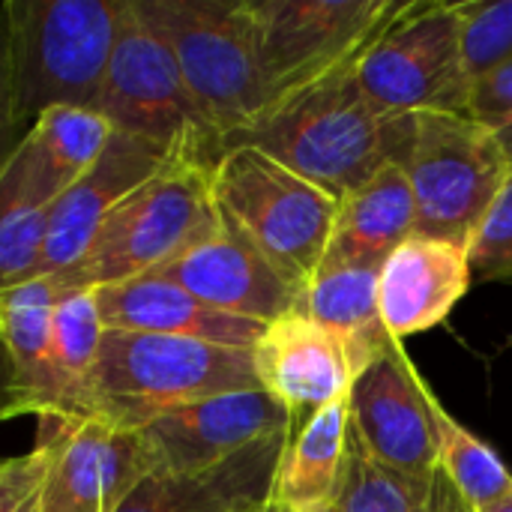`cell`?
Segmentation results:
<instances>
[{"instance_id":"cell-1","label":"cell","mask_w":512,"mask_h":512,"mask_svg":"<svg viewBox=\"0 0 512 512\" xmlns=\"http://www.w3.org/2000/svg\"><path fill=\"white\" fill-rule=\"evenodd\" d=\"M405 132L408 117L384 120L348 63L270 102L225 150L255 147L333 198H345L399 156Z\"/></svg>"},{"instance_id":"cell-2","label":"cell","mask_w":512,"mask_h":512,"mask_svg":"<svg viewBox=\"0 0 512 512\" xmlns=\"http://www.w3.org/2000/svg\"><path fill=\"white\" fill-rule=\"evenodd\" d=\"M252 351L183 336L105 330L69 423L138 432L159 414L222 393L255 390Z\"/></svg>"},{"instance_id":"cell-3","label":"cell","mask_w":512,"mask_h":512,"mask_svg":"<svg viewBox=\"0 0 512 512\" xmlns=\"http://www.w3.org/2000/svg\"><path fill=\"white\" fill-rule=\"evenodd\" d=\"M216 222L213 165L189 153H174L108 213L87 252L51 276L63 294L120 285L165 267L210 234Z\"/></svg>"},{"instance_id":"cell-4","label":"cell","mask_w":512,"mask_h":512,"mask_svg":"<svg viewBox=\"0 0 512 512\" xmlns=\"http://www.w3.org/2000/svg\"><path fill=\"white\" fill-rule=\"evenodd\" d=\"M3 9L24 123L51 108L96 111L123 0H3Z\"/></svg>"},{"instance_id":"cell-5","label":"cell","mask_w":512,"mask_h":512,"mask_svg":"<svg viewBox=\"0 0 512 512\" xmlns=\"http://www.w3.org/2000/svg\"><path fill=\"white\" fill-rule=\"evenodd\" d=\"M171 48L183 81L225 144L267 105L249 0H135Z\"/></svg>"},{"instance_id":"cell-6","label":"cell","mask_w":512,"mask_h":512,"mask_svg":"<svg viewBox=\"0 0 512 512\" xmlns=\"http://www.w3.org/2000/svg\"><path fill=\"white\" fill-rule=\"evenodd\" d=\"M213 198L258 252L303 291L330 249L339 198L246 144L219 156Z\"/></svg>"},{"instance_id":"cell-7","label":"cell","mask_w":512,"mask_h":512,"mask_svg":"<svg viewBox=\"0 0 512 512\" xmlns=\"http://www.w3.org/2000/svg\"><path fill=\"white\" fill-rule=\"evenodd\" d=\"M396 162L417 198V231L465 246L512 174L495 129L453 111L408 117Z\"/></svg>"},{"instance_id":"cell-8","label":"cell","mask_w":512,"mask_h":512,"mask_svg":"<svg viewBox=\"0 0 512 512\" xmlns=\"http://www.w3.org/2000/svg\"><path fill=\"white\" fill-rule=\"evenodd\" d=\"M96 111L111 129L144 138L168 153H189L213 168L222 156V144L201 117L171 48L135 0H123Z\"/></svg>"},{"instance_id":"cell-9","label":"cell","mask_w":512,"mask_h":512,"mask_svg":"<svg viewBox=\"0 0 512 512\" xmlns=\"http://www.w3.org/2000/svg\"><path fill=\"white\" fill-rule=\"evenodd\" d=\"M354 72L384 120L423 111L468 114L474 87L462 63L456 3H402L363 48Z\"/></svg>"},{"instance_id":"cell-10","label":"cell","mask_w":512,"mask_h":512,"mask_svg":"<svg viewBox=\"0 0 512 512\" xmlns=\"http://www.w3.org/2000/svg\"><path fill=\"white\" fill-rule=\"evenodd\" d=\"M267 105L348 63L381 33L393 0H249ZM264 105V108H267Z\"/></svg>"},{"instance_id":"cell-11","label":"cell","mask_w":512,"mask_h":512,"mask_svg":"<svg viewBox=\"0 0 512 512\" xmlns=\"http://www.w3.org/2000/svg\"><path fill=\"white\" fill-rule=\"evenodd\" d=\"M297 417L261 387L210 396L171 408L138 429L147 474H186L225 462L228 456L291 435Z\"/></svg>"},{"instance_id":"cell-12","label":"cell","mask_w":512,"mask_h":512,"mask_svg":"<svg viewBox=\"0 0 512 512\" xmlns=\"http://www.w3.org/2000/svg\"><path fill=\"white\" fill-rule=\"evenodd\" d=\"M432 387L393 342L351 387L354 441L381 465L417 480L438 477V438L429 408Z\"/></svg>"},{"instance_id":"cell-13","label":"cell","mask_w":512,"mask_h":512,"mask_svg":"<svg viewBox=\"0 0 512 512\" xmlns=\"http://www.w3.org/2000/svg\"><path fill=\"white\" fill-rule=\"evenodd\" d=\"M39 429V444L51 450L48 474L36 492L39 512H117L147 477L138 432L96 420H45Z\"/></svg>"},{"instance_id":"cell-14","label":"cell","mask_w":512,"mask_h":512,"mask_svg":"<svg viewBox=\"0 0 512 512\" xmlns=\"http://www.w3.org/2000/svg\"><path fill=\"white\" fill-rule=\"evenodd\" d=\"M153 273L225 315L258 324L276 321L300 300V291L222 210L210 234Z\"/></svg>"},{"instance_id":"cell-15","label":"cell","mask_w":512,"mask_h":512,"mask_svg":"<svg viewBox=\"0 0 512 512\" xmlns=\"http://www.w3.org/2000/svg\"><path fill=\"white\" fill-rule=\"evenodd\" d=\"M171 156L174 153L144 138L111 129V138L90 171L48 207L42 276L72 267L93 243L108 213L144 180H150Z\"/></svg>"},{"instance_id":"cell-16","label":"cell","mask_w":512,"mask_h":512,"mask_svg":"<svg viewBox=\"0 0 512 512\" xmlns=\"http://www.w3.org/2000/svg\"><path fill=\"white\" fill-rule=\"evenodd\" d=\"M471 285L474 270L465 243L411 234L378 273V309L390 339L402 342L444 324Z\"/></svg>"},{"instance_id":"cell-17","label":"cell","mask_w":512,"mask_h":512,"mask_svg":"<svg viewBox=\"0 0 512 512\" xmlns=\"http://www.w3.org/2000/svg\"><path fill=\"white\" fill-rule=\"evenodd\" d=\"M252 366L258 387L294 417L345 402L354 387L339 342L297 306L264 324L252 345Z\"/></svg>"},{"instance_id":"cell-18","label":"cell","mask_w":512,"mask_h":512,"mask_svg":"<svg viewBox=\"0 0 512 512\" xmlns=\"http://www.w3.org/2000/svg\"><path fill=\"white\" fill-rule=\"evenodd\" d=\"M60 297L51 273L0 291V423L51 417V327Z\"/></svg>"},{"instance_id":"cell-19","label":"cell","mask_w":512,"mask_h":512,"mask_svg":"<svg viewBox=\"0 0 512 512\" xmlns=\"http://www.w3.org/2000/svg\"><path fill=\"white\" fill-rule=\"evenodd\" d=\"M291 435L264 438L204 471L147 474L117 512H264Z\"/></svg>"},{"instance_id":"cell-20","label":"cell","mask_w":512,"mask_h":512,"mask_svg":"<svg viewBox=\"0 0 512 512\" xmlns=\"http://www.w3.org/2000/svg\"><path fill=\"white\" fill-rule=\"evenodd\" d=\"M93 294L105 330L183 336L246 351H252L264 333V324L225 315L156 273H144L120 285H105Z\"/></svg>"},{"instance_id":"cell-21","label":"cell","mask_w":512,"mask_h":512,"mask_svg":"<svg viewBox=\"0 0 512 512\" xmlns=\"http://www.w3.org/2000/svg\"><path fill=\"white\" fill-rule=\"evenodd\" d=\"M378 273V264L324 258L297 300L339 342L354 381L393 345L378 309Z\"/></svg>"},{"instance_id":"cell-22","label":"cell","mask_w":512,"mask_h":512,"mask_svg":"<svg viewBox=\"0 0 512 512\" xmlns=\"http://www.w3.org/2000/svg\"><path fill=\"white\" fill-rule=\"evenodd\" d=\"M111 123L87 108H51L33 120L6 174L39 207H51L99 159Z\"/></svg>"},{"instance_id":"cell-23","label":"cell","mask_w":512,"mask_h":512,"mask_svg":"<svg viewBox=\"0 0 512 512\" xmlns=\"http://www.w3.org/2000/svg\"><path fill=\"white\" fill-rule=\"evenodd\" d=\"M417 234V198L405 168L387 159L363 186L339 198V216L324 258L384 264Z\"/></svg>"},{"instance_id":"cell-24","label":"cell","mask_w":512,"mask_h":512,"mask_svg":"<svg viewBox=\"0 0 512 512\" xmlns=\"http://www.w3.org/2000/svg\"><path fill=\"white\" fill-rule=\"evenodd\" d=\"M348 438H351L348 399L309 414V420L300 426V432L291 435L282 453L270 492V510H333L342 489Z\"/></svg>"},{"instance_id":"cell-25","label":"cell","mask_w":512,"mask_h":512,"mask_svg":"<svg viewBox=\"0 0 512 512\" xmlns=\"http://www.w3.org/2000/svg\"><path fill=\"white\" fill-rule=\"evenodd\" d=\"M429 408L438 438V477L468 504V510H486L512 492V474L495 447L468 432L435 396L429 393Z\"/></svg>"},{"instance_id":"cell-26","label":"cell","mask_w":512,"mask_h":512,"mask_svg":"<svg viewBox=\"0 0 512 512\" xmlns=\"http://www.w3.org/2000/svg\"><path fill=\"white\" fill-rule=\"evenodd\" d=\"M102 321L93 291L63 294L54 309L51 327V387H54V423H69L72 408L84 390V381L96 363L102 345ZM45 423V420H39Z\"/></svg>"},{"instance_id":"cell-27","label":"cell","mask_w":512,"mask_h":512,"mask_svg":"<svg viewBox=\"0 0 512 512\" xmlns=\"http://www.w3.org/2000/svg\"><path fill=\"white\" fill-rule=\"evenodd\" d=\"M435 480H417L372 459L354 435L348 438L336 512H429Z\"/></svg>"},{"instance_id":"cell-28","label":"cell","mask_w":512,"mask_h":512,"mask_svg":"<svg viewBox=\"0 0 512 512\" xmlns=\"http://www.w3.org/2000/svg\"><path fill=\"white\" fill-rule=\"evenodd\" d=\"M48 207L27 198L18 183L0 174V291L42 276Z\"/></svg>"},{"instance_id":"cell-29","label":"cell","mask_w":512,"mask_h":512,"mask_svg":"<svg viewBox=\"0 0 512 512\" xmlns=\"http://www.w3.org/2000/svg\"><path fill=\"white\" fill-rule=\"evenodd\" d=\"M465 75L474 84L512 60V0L456 3Z\"/></svg>"},{"instance_id":"cell-30","label":"cell","mask_w":512,"mask_h":512,"mask_svg":"<svg viewBox=\"0 0 512 512\" xmlns=\"http://www.w3.org/2000/svg\"><path fill=\"white\" fill-rule=\"evenodd\" d=\"M474 282L512 279V174L468 243Z\"/></svg>"},{"instance_id":"cell-31","label":"cell","mask_w":512,"mask_h":512,"mask_svg":"<svg viewBox=\"0 0 512 512\" xmlns=\"http://www.w3.org/2000/svg\"><path fill=\"white\" fill-rule=\"evenodd\" d=\"M27 123L18 114L15 102V75H12V36H9V18L0 3V174L12 162L15 150L21 147L27 135Z\"/></svg>"},{"instance_id":"cell-32","label":"cell","mask_w":512,"mask_h":512,"mask_svg":"<svg viewBox=\"0 0 512 512\" xmlns=\"http://www.w3.org/2000/svg\"><path fill=\"white\" fill-rule=\"evenodd\" d=\"M51 450L36 444L27 456L0 462V512H18L42 486L48 474Z\"/></svg>"},{"instance_id":"cell-33","label":"cell","mask_w":512,"mask_h":512,"mask_svg":"<svg viewBox=\"0 0 512 512\" xmlns=\"http://www.w3.org/2000/svg\"><path fill=\"white\" fill-rule=\"evenodd\" d=\"M468 114L480 123H486L489 129L501 126L504 120L512 117V60L507 66H501L498 72H492L489 78H483L480 84H474L471 90V105Z\"/></svg>"},{"instance_id":"cell-34","label":"cell","mask_w":512,"mask_h":512,"mask_svg":"<svg viewBox=\"0 0 512 512\" xmlns=\"http://www.w3.org/2000/svg\"><path fill=\"white\" fill-rule=\"evenodd\" d=\"M429 512H471L468 504L441 480L435 477V486H432V498H429Z\"/></svg>"},{"instance_id":"cell-35","label":"cell","mask_w":512,"mask_h":512,"mask_svg":"<svg viewBox=\"0 0 512 512\" xmlns=\"http://www.w3.org/2000/svg\"><path fill=\"white\" fill-rule=\"evenodd\" d=\"M495 135H498L501 150H504V156H507V162H510L512 168V117L510 120H504L501 126H495Z\"/></svg>"},{"instance_id":"cell-36","label":"cell","mask_w":512,"mask_h":512,"mask_svg":"<svg viewBox=\"0 0 512 512\" xmlns=\"http://www.w3.org/2000/svg\"><path fill=\"white\" fill-rule=\"evenodd\" d=\"M477 512H512V492L507 495V498L495 501L492 507H486V510H477Z\"/></svg>"},{"instance_id":"cell-37","label":"cell","mask_w":512,"mask_h":512,"mask_svg":"<svg viewBox=\"0 0 512 512\" xmlns=\"http://www.w3.org/2000/svg\"><path fill=\"white\" fill-rule=\"evenodd\" d=\"M18 512H39V504H36V495H33V498H30V501H27V504H24V507H21V510Z\"/></svg>"},{"instance_id":"cell-38","label":"cell","mask_w":512,"mask_h":512,"mask_svg":"<svg viewBox=\"0 0 512 512\" xmlns=\"http://www.w3.org/2000/svg\"><path fill=\"white\" fill-rule=\"evenodd\" d=\"M264 512H273V510H270V504H267V510H264Z\"/></svg>"},{"instance_id":"cell-39","label":"cell","mask_w":512,"mask_h":512,"mask_svg":"<svg viewBox=\"0 0 512 512\" xmlns=\"http://www.w3.org/2000/svg\"><path fill=\"white\" fill-rule=\"evenodd\" d=\"M324 512H336V510H324Z\"/></svg>"}]
</instances>
